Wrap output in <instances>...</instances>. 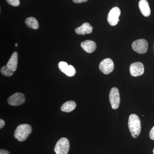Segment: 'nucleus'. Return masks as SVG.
<instances>
[{
    "label": "nucleus",
    "mask_w": 154,
    "mask_h": 154,
    "mask_svg": "<svg viewBox=\"0 0 154 154\" xmlns=\"http://www.w3.org/2000/svg\"><path fill=\"white\" fill-rule=\"evenodd\" d=\"M81 47L85 51L88 53L94 52L96 48V44L95 42L92 40H86L81 43Z\"/></svg>",
    "instance_id": "obj_11"
},
{
    "label": "nucleus",
    "mask_w": 154,
    "mask_h": 154,
    "mask_svg": "<svg viewBox=\"0 0 154 154\" xmlns=\"http://www.w3.org/2000/svg\"><path fill=\"white\" fill-rule=\"evenodd\" d=\"M15 46H17H17H18V44H17V43H16V44H15Z\"/></svg>",
    "instance_id": "obj_24"
},
{
    "label": "nucleus",
    "mask_w": 154,
    "mask_h": 154,
    "mask_svg": "<svg viewBox=\"0 0 154 154\" xmlns=\"http://www.w3.org/2000/svg\"><path fill=\"white\" fill-rule=\"evenodd\" d=\"M121 11L118 7H115L110 10L107 17V22L111 26H115L119 22Z\"/></svg>",
    "instance_id": "obj_6"
},
{
    "label": "nucleus",
    "mask_w": 154,
    "mask_h": 154,
    "mask_svg": "<svg viewBox=\"0 0 154 154\" xmlns=\"http://www.w3.org/2000/svg\"><path fill=\"white\" fill-rule=\"evenodd\" d=\"M139 7L141 14L145 17H148L151 14V10L147 0H140L139 2Z\"/></svg>",
    "instance_id": "obj_12"
},
{
    "label": "nucleus",
    "mask_w": 154,
    "mask_h": 154,
    "mask_svg": "<svg viewBox=\"0 0 154 154\" xmlns=\"http://www.w3.org/2000/svg\"><path fill=\"white\" fill-rule=\"evenodd\" d=\"M93 29V27L89 23L86 22L80 27L76 28L75 31L78 35H84L92 33Z\"/></svg>",
    "instance_id": "obj_10"
},
{
    "label": "nucleus",
    "mask_w": 154,
    "mask_h": 154,
    "mask_svg": "<svg viewBox=\"0 0 154 154\" xmlns=\"http://www.w3.org/2000/svg\"><path fill=\"white\" fill-rule=\"evenodd\" d=\"M76 106L75 102L73 101H69L65 102L61 107V110L63 112H69L73 111Z\"/></svg>",
    "instance_id": "obj_14"
},
{
    "label": "nucleus",
    "mask_w": 154,
    "mask_h": 154,
    "mask_svg": "<svg viewBox=\"0 0 154 154\" xmlns=\"http://www.w3.org/2000/svg\"><path fill=\"white\" fill-rule=\"evenodd\" d=\"M109 100L112 108L114 110L117 109L119 107L120 102V95L117 88L111 89L109 94Z\"/></svg>",
    "instance_id": "obj_5"
},
{
    "label": "nucleus",
    "mask_w": 154,
    "mask_h": 154,
    "mask_svg": "<svg viewBox=\"0 0 154 154\" xmlns=\"http://www.w3.org/2000/svg\"><path fill=\"white\" fill-rule=\"evenodd\" d=\"M149 137L152 140H154V126L151 130L149 133Z\"/></svg>",
    "instance_id": "obj_20"
},
{
    "label": "nucleus",
    "mask_w": 154,
    "mask_h": 154,
    "mask_svg": "<svg viewBox=\"0 0 154 154\" xmlns=\"http://www.w3.org/2000/svg\"><path fill=\"white\" fill-rule=\"evenodd\" d=\"M18 53L15 51L11 56V58L7 63V66L14 72L16 71L17 70L18 66Z\"/></svg>",
    "instance_id": "obj_13"
},
{
    "label": "nucleus",
    "mask_w": 154,
    "mask_h": 154,
    "mask_svg": "<svg viewBox=\"0 0 154 154\" xmlns=\"http://www.w3.org/2000/svg\"></svg>",
    "instance_id": "obj_26"
},
{
    "label": "nucleus",
    "mask_w": 154,
    "mask_h": 154,
    "mask_svg": "<svg viewBox=\"0 0 154 154\" xmlns=\"http://www.w3.org/2000/svg\"><path fill=\"white\" fill-rule=\"evenodd\" d=\"M130 132L134 138H137L141 131V122L136 114H131L129 116L128 122Z\"/></svg>",
    "instance_id": "obj_1"
},
{
    "label": "nucleus",
    "mask_w": 154,
    "mask_h": 154,
    "mask_svg": "<svg viewBox=\"0 0 154 154\" xmlns=\"http://www.w3.org/2000/svg\"><path fill=\"white\" fill-rule=\"evenodd\" d=\"M88 0H73V2L76 4H81L88 2Z\"/></svg>",
    "instance_id": "obj_21"
},
{
    "label": "nucleus",
    "mask_w": 154,
    "mask_h": 154,
    "mask_svg": "<svg viewBox=\"0 0 154 154\" xmlns=\"http://www.w3.org/2000/svg\"><path fill=\"white\" fill-rule=\"evenodd\" d=\"M132 49L135 52L140 54L146 53L148 48V43L144 39L135 40L132 44Z\"/></svg>",
    "instance_id": "obj_4"
},
{
    "label": "nucleus",
    "mask_w": 154,
    "mask_h": 154,
    "mask_svg": "<svg viewBox=\"0 0 154 154\" xmlns=\"http://www.w3.org/2000/svg\"><path fill=\"white\" fill-rule=\"evenodd\" d=\"M130 72L131 75L137 77L141 75L144 72L143 64L140 62L134 63L130 66Z\"/></svg>",
    "instance_id": "obj_9"
},
{
    "label": "nucleus",
    "mask_w": 154,
    "mask_h": 154,
    "mask_svg": "<svg viewBox=\"0 0 154 154\" xmlns=\"http://www.w3.org/2000/svg\"><path fill=\"white\" fill-rule=\"evenodd\" d=\"M1 73L6 76H11L14 74V71L9 68L7 65L2 67L1 69Z\"/></svg>",
    "instance_id": "obj_16"
},
{
    "label": "nucleus",
    "mask_w": 154,
    "mask_h": 154,
    "mask_svg": "<svg viewBox=\"0 0 154 154\" xmlns=\"http://www.w3.org/2000/svg\"><path fill=\"white\" fill-rule=\"evenodd\" d=\"M153 154H154V149H153Z\"/></svg>",
    "instance_id": "obj_25"
},
{
    "label": "nucleus",
    "mask_w": 154,
    "mask_h": 154,
    "mask_svg": "<svg viewBox=\"0 0 154 154\" xmlns=\"http://www.w3.org/2000/svg\"><path fill=\"white\" fill-rule=\"evenodd\" d=\"M6 2L9 5L14 7H18L20 5L19 0H6Z\"/></svg>",
    "instance_id": "obj_19"
},
{
    "label": "nucleus",
    "mask_w": 154,
    "mask_h": 154,
    "mask_svg": "<svg viewBox=\"0 0 154 154\" xmlns=\"http://www.w3.org/2000/svg\"><path fill=\"white\" fill-rule=\"evenodd\" d=\"M5 122L3 120V119H0V128L2 129V128L5 126Z\"/></svg>",
    "instance_id": "obj_23"
},
{
    "label": "nucleus",
    "mask_w": 154,
    "mask_h": 154,
    "mask_svg": "<svg viewBox=\"0 0 154 154\" xmlns=\"http://www.w3.org/2000/svg\"><path fill=\"white\" fill-rule=\"evenodd\" d=\"M69 65L66 62L61 61L58 64V67L60 70L64 73Z\"/></svg>",
    "instance_id": "obj_18"
},
{
    "label": "nucleus",
    "mask_w": 154,
    "mask_h": 154,
    "mask_svg": "<svg viewBox=\"0 0 154 154\" xmlns=\"http://www.w3.org/2000/svg\"><path fill=\"white\" fill-rule=\"evenodd\" d=\"M25 95L21 93H17L10 96L8 99V103L12 106H17L22 105L25 103Z\"/></svg>",
    "instance_id": "obj_8"
},
{
    "label": "nucleus",
    "mask_w": 154,
    "mask_h": 154,
    "mask_svg": "<svg viewBox=\"0 0 154 154\" xmlns=\"http://www.w3.org/2000/svg\"><path fill=\"white\" fill-rule=\"evenodd\" d=\"M70 149L69 142L68 139L63 137L59 140L54 149L56 154H67Z\"/></svg>",
    "instance_id": "obj_3"
},
{
    "label": "nucleus",
    "mask_w": 154,
    "mask_h": 154,
    "mask_svg": "<svg viewBox=\"0 0 154 154\" xmlns=\"http://www.w3.org/2000/svg\"><path fill=\"white\" fill-rule=\"evenodd\" d=\"M0 154H10V153L8 151L1 149L0 150Z\"/></svg>",
    "instance_id": "obj_22"
},
{
    "label": "nucleus",
    "mask_w": 154,
    "mask_h": 154,
    "mask_svg": "<svg viewBox=\"0 0 154 154\" xmlns=\"http://www.w3.org/2000/svg\"><path fill=\"white\" fill-rule=\"evenodd\" d=\"M32 132V128L29 125L23 124L17 127L14 132V137L19 142L27 139Z\"/></svg>",
    "instance_id": "obj_2"
},
{
    "label": "nucleus",
    "mask_w": 154,
    "mask_h": 154,
    "mask_svg": "<svg viewBox=\"0 0 154 154\" xmlns=\"http://www.w3.org/2000/svg\"><path fill=\"white\" fill-rule=\"evenodd\" d=\"M75 73V68L72 65L68 66L64 73L66 75L69 77L73 76Z\"/></svg>",
    "instance_id": "obj_17"
},
{
    "label": "nucleus",
    "mask_w": 154,
    "mask_h": 154,
    "mask_svg": "<svg viewBox=\"0 0 154 154\" xmlns=\"http://www.w3.org/2000/svg\"><path fill=\"white\" fill-rule=\"evenodd\" d=\"M25 24L29 28L34 30H37L39 27V25L37 20L33 17H30L25 20Z\"/></svg>",
    "instance_id": "obj_15"
},
{
    "label": "nucleus",
    "mask_w": 154,
    "mask_h": 154,
    "mask_svg": "<svg viewBox=\"0 0 154 154\" xmlns=\"http://www.w3.org/2000/svg\"><path fill=\"white\" fill-rule=\"evenodd\" d=\"M114 64L113 60L110 58H106L102 61L99 66V69L105 75L112 72L114 69Z\"/></svg>",
    "instance_id": "obj_7"
}]
</instances>
